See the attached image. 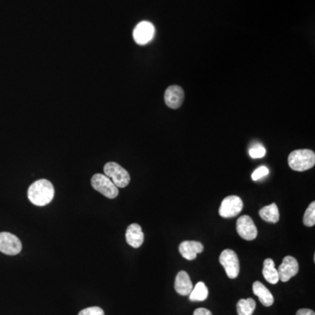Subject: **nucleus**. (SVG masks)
Wrapping results in <instances>:
<instances>
[{
	"label": "nucleus",
	"instance_id": "5701e85b",
	"mask_svg": "<svg viewBox=\"0 0 315 315\" xmlns=\"http://www.w3.org/2000/svg\"><path fill=\"white\" fill-rule=\"evenodd\" d=\"M269 173V169L266 167H258V169L255 170L253 173H252V178L253 181H258V179L264 178L265 176L268 175Z\"/></svg>",
	"mask_w": 315,
	"mask_h": 315
},
{
	"label": "nucleus",
	"instance_id": "39448f33",
	"mask_svg": "<svg viewBox=\"0 0 315 315\" xmlns=\"http://www.w3.org/2000/svg\"><path fill=\"white\" fill-rule=\"evenodd\" d=\"M219 261L224 268L226 274L230 279L237 278L240 272V264L239 258L236 252L230 249L224 250L220 255Z\"/></svg>",
	"mask_w": 315,
	"mask_h": 315
},
{
	"label": "nucleus",
	"instance_id": "7ed1b4c3",
	"mask_svg": "<svg viewBox=\"0 0 315 315\" xmlns=\"http://www.w3.org/2000/svg\"><path fill=\"white\" fill-rule=\"evenodd\" d=\"M104 174L112 181L118 188H125L129 185L130 176L126 170L116 162H108L103 167Z\"/></svg>",
	"mask_w": 315,
	"mask_h": 315
},
{
	"label": "nucleus",
	"instance_id": "dca6fc26",
	"mask_svg": "<svg viewBox=\"0 0 315 315\" xmlns=\"http://www.w3.org/2000/svg\"><path fill=\"white\" fill-rule=\"evenodd\" d=\"M262 273L265 280L272 285H276L279 281V273L275 268V263L272 258H266L264 260Z\"/></svg>",
	"mask_w": 315,
	"mask_h": 315
},
{
	"label": "nucleus",
	"instance_id": "423d86ee",
	"mask_svg": "<svg viewBox=\"0 0 315 315\" xmlns=\"http://www.w3.org/2000/svg\"><path fill=\"white\" fill-rule=\"evenodd\" d=\"M243 208V203L239 196H227L221 201L219 215L223 218H231L239 215Z\"/></svg>",
	"mask_w": 315,
	"mask_h": 315
},
{
	"label": "nucleus",
	"instance_id": "f8f14e48",
	"mask_svg": "<svg viewBox=\"0 0 315 315\" xmlns=\"http://www.w3.org/2000/svg\"><path fill=\"white\" fill-rule=\"evenodd\" d=\"M204 250L202 243L196 241H184L179 246V252L183 258L188 260H194L197 255Z\"/></svg>",
	"mask_w": 315,
	"mask_h": 315
},
{
	"label": "nucleus",
	"instance_id": "6e6552de",
	"mask_svg": "<svg viewBox=\"0 0 315 315\" xmlns=\"http://www.w3.org/2000/svg\"><path fill=\"white\" fill-rule=\"evenodd\" d=\"M236 231L239 236L247 241H252L258 236V229L252 217L242 215L236 221Z\"/></svg>",
	"mask_w": 315,
	"mask_h": 315
},
{
	"label": "nucleus",
	"instance_id": "ddd939ff",
	"mask_svg": "<svg viewBox=\"0 0 315 315\" xmlns=\"http://www.w3.org/2000/svg\"><path fill=\"white\" fill-rule=\"evenodd\" d=\"M144 232L142 228L138 223H132L130 224L126 230L125 233V239L129 245L133 248H140L144 242Z\"/></svg>",
	"mask_w": 315,
	"mask_h": 315
},
{
	"label": "nucleus",
	"instance_id": "f03ea898",
	"mask_svg": "<svg viewBox=\"0 0 315 315\" xmlns=\"http://www.w3.org/2000/svg\"><path fill=\"white\" fill-rule=\"evenodd\" d=\"M288 165L291 169L298 172L309 170L315 165V153L309 149L296 150L288 157Z\"/></svg>",
	"mask_w": 315,
	"mask_h": 315
},
{
	"label": "nucleus",
	"instance_id": "6ab92c4d",
	"mask_svg": "<svg viewBox=\"0 0 315 315\" xmlns=\"http://www.w3.org/2000/svg\"><path fill=\"white\" fill-rule=\"evenodd\" d=\"M256 301L252 298L242 299L236 305V310L238 315H252L256 309Z\"/></svg>",
	"mask_w": 315,
	"mask_h": 315
},
{
	"label": "nucleus",
	"instance_id": "20e7f679",
	"mask_svg": "<svg viewBox=\"0 0 315 315\" xmlns=\"http://www.w3.org/2000/svg\"><path fill=\"white\" fill-rule=\"evenodd\" d=\"M91 186L95 190L109 199H115L119 193L118 187L105 174L97 173L93 175L91 179Z\"/></svg>",
	"mask_w": 315,
	"mask_h": 315
},
{
	"label": "nucleus",
	"instance_id": "aec40b11",
	"mask_svg": "<svg viewBox=\"0 0 315 315\" xmlns=\"http://www.w3.org/2000/svg\"><path fill=\"white\" fill-rule=\"evenodd\" d=\"M303 222L306 227H312L315 224V202L310 203L304 215Z\"/></svg>",
	"mask_w": 315,
	"mask_h": 315
},
{
	"label": "nucleus",
	"instance_id": "4468645a",
	"mask_svg": "<svg viewBox=\"0 0 315 315\" xmlns=\"http://www.w3.org/2000/svg\"><path fill=\"white\" fill-rule=\"evenodd\" d=\"M174 288L175 291L182 296H188L190 294L193 290V284L188 273L182 271L177 274L174 282Z\"/></svg>",
	"mask_w": 315,
	"mask_h": 315
},
{
	"label": "nucleus",
	"instance_id": "a211bd4d",
	"mask_svg": "<svg viewBox=\"0 0 315 315\" xmlns=\"http://www.w3.org/2000/svg\"><path fill=\"white\" fill-rule=\"evenodd\" d=\"M209 296V290L203 282L197 283L189 294V300L191 301H204Z\"/></svg>",
	"mask_w": 315,
	"mask_h": 315
},
{
	"label": "nucleus",
	"instance_id": "f3484780",
	"mask_svg": "<svg viewBox=\"0 0 315 315\" xmlns=\"http://www.w3.org/2000/svg\"><path fill=\"white\" fill-rule=\"evenodd\" d=\"M259 215L261 218L267 222L277 223L279 220V208L276 203L265 206L260 209Z\"/></svg>",
	"mask_w": 315,
	"mask_h": 315
},
{
	"label": "nucleus",
	"instance_id": "4be33fe9",
	"mask_svg": "<svg viewBox=\"0 0 315 315\" xmlns=\"http://www.w3.org/2000/svg\"><path fill=\"white\" fill-rule=\"evenodd\" d=\"M78 315H104V311L99 306H91L82 310Z\"/></svg>",
	"mask_w": 315,
	"mask_h": 315
},
{
	"label": "nucleus",
	"instance_id": "393cba45",
	"mask_svg": "<svg viewBox=\"0 0 315 315\" xmlns=\"http://www.w3.org/2000/svg\"><path fill=\"white\" fill-rule=\"evenodd\" d=\"M296 315H315V312L311 309H307V308H302L298 311Z\"/></svg>",
	"mask_w": 315,
	"mask_h": 315
},
{
	"label": "nucleus",
	"instance_id": "f257e3e1",
	"mask_svg": "<svg viewBox=\"0 0 315 315\" xmlns=\"http://www.w3.org/2000/svg\"><path fill=\"white\" fill-rule=\"evenodd\" d=\"M28 196L31 202L34 205L46 206L54 199L55 188L48 179H39L29 187Z\"/></svg>",
	"mask_w": 315,
	"mask_h": 315
},
{
	"label": "nucleus",
	"instance_id": "9d476101",
	"mask_svg": "<svg viewBox=\"0 0 315 315\" xmlns=\"http://www.w3.org/2000/svg\"><path fill=\"white\" fill-rule=\"evenodd\" d=\"M154 27L152 23L148 21L140 22L134 29V40L139 45H146L152 40L154 36Z\"/></svg>",
	"mask_w": 315,
	"mask_h": 315
},
{
	"label": "nucleus",
	"instance_id": "9b49d317",
	"mask_svg": "<svg viewBox=\"0 0 315 315\" xmlns=\"http://www.w3.org/2000/svg\"><path fill=\"white\" fill-rule=\"evenodd\" d=\"M185 97L183 88L178 85H172L165 92V102L171 109H179L182 106Z\"/></svg>",
	"mask_w": 315,
	"mask_h": 315
},
{
	"label": "nucleus",
	"instance_id": "412c9836",
	"mask_svg": "<svg viewBox=\"0 0 315 315\" xmlns=\"http://www.w3.org/2000/svg\"><path fill=\"white\" fill-rule=\"evenodd\" d=\"M265 152H266V151H265L264 146L258 144V145L252 146V148L250 149L249 154L252 159H261V158L264 157Z\"/></svg>",
	"mask_w": 315,
	"mask_h": 315
},
{
	"label": "nucleus",
	"instance_id": "b1692460",
	"mask_svg": "<svg viewBox=\"0 0 315 315\" xmlns=\"http://www.w3.org/2000/svg\"><path fill=\"white\" fill-rule=\"evenodd\" d=\"M194 315H213L212 312H210L209 310L207 309V308H203V307H200V308H197L195 311H194Z\"/></svg>",
	"mask_w": 315,
	"mask_h": 315
},
{
	"label": "nucleus",
	"instance_id": "0eeeda50",
	"mask_svg": "<svg viewBox=\"0 0 315 315\" xmlns=\"http://www.w3.org/2000/svg\"><path fill=\"white\" fill-rule=\"evenodd\" d=\"M21 242L15 235L9 232L0 233V252L4 254L14 256L21 252Z\"/></svg>",
	"mask_w": 315,
	"mask_h": 315
},
{
	"label": "nucleus",
	"instance_id": "2eb2a0df",
	"mask_svg": "<svg viewBox=\"0 0 315 315\" xmlns=\"http://www.w3.org/2000/svg\"><path fill=\"white\" fill-rule=\"evenodd\" d=\"M252 289H253L255 295L258 296L259 301L263 306H266V307L273 306L274 303V298H273V294L261 282H254Z\"/></svg>",
	"mask_w": 315,
	"mask_h": 315
},
{
	"label": "nucleus",
	"instance_id": "1a4fd4ad",
	"mask_svg": "<svg viewBox=\"0 0 315 315\" xmlns=\"http://www.w3.org/2000/svg\"><path fill=\"white\" fill-rule=\"evenodd\" d=\"M298 273H299V264L297 259L291 256L285 257L278 269L279 280H281L282 282L289 281L292 277L297 275Z\"/></svg>",
	"mask_w": 315,
	"mask_h": 315
}]
</instances>
